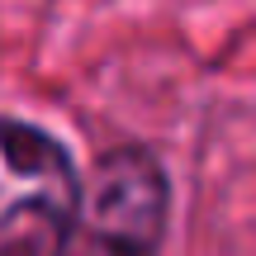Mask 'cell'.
Segmentation results:
<instances>
[{"mask_svg":"<svg viewBox=\"0 0 256 256\" xmlns=\"http://www.w3.org/2000/svg\"><path fill=\"white\" fill-rule=\"evenodd\" d=\"M166 209V171L147 147H110L81 185V232L95 256H156Z\"/></svg>","mask_w":256,"mask_h":256,"instance_id":"7a4b0ae2","label":"cell"},{"mask_svg":"<svg viewBox=\"0 0 256 256\" xmlns=\"http://www.w3.org/2000/svg\"><path fill=\"white\" fill-rule=\"evenodd\" d=\"M81 232V171L52 133L0 119V256H66Z\"/></svg>","mask_w":256,"mask_h":256,"instance_id":"6da1fadb","label":"cell"}]
</instances>
